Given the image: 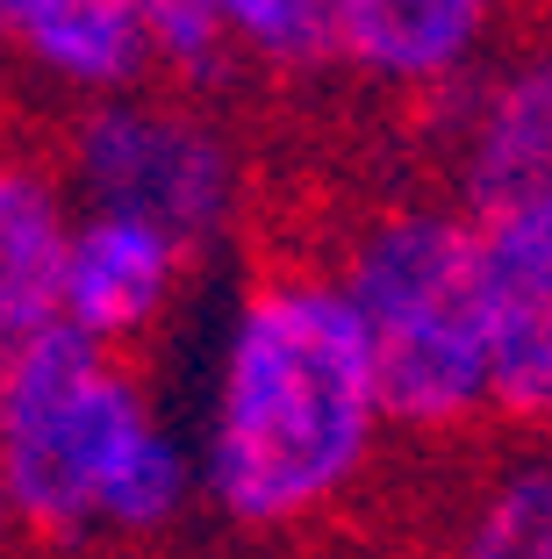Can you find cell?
I'll use <instances>...</instances> for the list:
<instances>
[{
  "mask_svg": "<svg viewBox=\"0 0 552 559\" xmlns=\"http://www.w3.org/2000/svg\"><path fill=\"white\" fill-rule=\"evenodd\" d=\"M495 424H552V201L481 223Z\"/></svg>",
  "mask_w": 552,
  "mask_h": 559,
  "instance_id": "obj_9",
  "label": "cell"
},
{
  "mask_svg": "<svg viewBox=\"0 0 552 559\" xmlns=\"http://www.w3.org/2000/svg\"><path fill=\"white\" fill-rule=\"evenodd\" d=\"M151 8V58H158V86L173 94H223L237 80L223 29H215L209 0H144Z\"/></svg>",
  "mask_w": 552,
  "mask_h": 559,
  "instance_id": "obj_13",
  "label": "cell"
},
{
  "mask_svg": "<svg viewBox=\"0 0 552 559\" xmlns=\"http://www.w3.org/2000/svg\"><path fill=\"white\" fill-rule=\"evenodd\" d=\"M0 488L36 545H151L201 510L195 438L144 366L66 323L0 352Z\"/></svg>",
  "mask_w": 552,
  "mask_h": 559,
  "instance_id": "obj_2",
  "label": "cell"
},
{
  "mask_svg": "<svg viewBox=\"0 0 552 559\" xmlns=\"http://www.w3.org/2000/svg\"><path fill=\"white\" fill-rule=\"evenodd\" d=\"M237 72L273 86H316L344 72V0H209Z\"/></svg>",
  "mask_w": 552,
  "mask_h": 559,
  "instance_id": "obj_11",
  "label": "cell"
},
{
  "mask_svg": "<svg viewBox=\"0 0 552 559\" xmlns=\"http://www.w3.org/2000/svg\"><path fill=\"white\" fill-rule=\"evenodd\" d=\"M517 0H344V72L409 108L445 94L503 50Z\"/></svg>",
  "mask_w": 552,
  "mask_h": 559,
  "instance_id": "obj_8",
  "label": "cell"
},
{
  "mask_svg": "<svg viewBox=\"0 0 552 559\" xmlns=\"http://www.w3.org/2000/svg\"><path fill=\"white\" fill-rule=\"evenodd\" d=\"M438 559H552V466L503 460L453 502Z\"/></svg>",
  "mask_w": 552,
  "mask_h": 559,
  "instance_id": "obj_12",
  "label": "cell"
},
{
  "mask_svg": "<svg viewBox=\"0 0 552 559\" xmlns=\"http://www.w3.org/2000/svg\"><path fill=\"white\" fill-rule=\"evenodd\" d=\"M324 265L366 330L395 438L459 444L495 424L481 223L445 187L359 209Z\"/></svg>",
  "mask_w": 552,
  "mask_h": 559,
  "instance_id": "obj_3",
  "label": "cell"
},
{
  "mask_svg": "<svg viewBox=\"0 0 552 559\" xmlns=\"http://www.w3.org/2000/svg\"><path fill=\"white\" fill-rule=\"evenodd\" d=\"M0 66L66 116L158 86L144 0H8Z\"/></svg>",
  "mask_w": 552,
  "mask_h": 559,
  "instance_id": "obj_7",
  "label": "cell"
},
{
  "mask_svg": "<svg viewBox=\"0 0 552 559\" xmlns=\"http://www.w3.org/2000/svg\"><path fill=\"white\" fill-rule=\"evenodd\" d=\"M58 165L80 209L137 215L209 259L244 230L251 209V158L195 94L144 86V94L80 108L58 130Z\"/></svg>",
  "mask_w": 552,
  "mask_h": 559,
  "instance_id": "obj_4",
  "label": "cell"
},
{
  "mask_svg": "<svg viewBox=\"0 0 552 559\" xmlns=\"http://www.w3.org/2000/svg\"><path fill=\"white\" fill-rule=\"evenodd\" d=\"M195 265L201 259L179 237H165L158 223L80 209L66 245V280H58V323L80 330L101 352L137 359L165 330V316L179 309Z\"/></svg>",
  "mask_w": 552,
  "mask_h": 559,
  "instance_id": "obj_6",
  "label": "cell"
},
{
  "mask_svg": "<svg viewBox=\"0 0 552 559\" xmlns=\"http://www.w3.org/2000/svg\"><path fill=\"white\" fill-rule=\"evenodd\" d=\"M80 201L58 151L0 136V352L30 345L58 323V280Z\"/></svg>",
  "mask_w": 552,
  "mask_h": 559,
  "instance_id": "obj_10",
  "label": "cell"
},
{
  "mask_svg": "<svg viewBox=\"0 0 552 559\" xmlns=\"http://www.w3.org/2000/svg\"><path fill=\"white\" fill-rule=\"evenodd\" d=\"M538 460H545V466H552V424H545V452H538Z\"/></svg>",
  "mask_w": 552,
  "mask_h": 559,
  "instance_id": "obj_15",
  "label": "cell"
},
{
  "mask_svg": "<svg viewBox=\"0 0 552 559\" xmlns=\"http://www.w3.org/2000/svg\"><path fill=\"white\" fill-rule=\"evenodd\" d=\"M438 165L473 223L552 201V29L503 44L438 100Z\"/></svg>",
  "mask_w": 552,
  "mask_h": 559,
  "instance_id": "obj_5",
  "label": "cell"
},
{
  "mask_svg": "<svg viewBox=\"0 0 552 559\" xmlns=\"http://www.w3.org/2000/svg\"><path fill=\"white\" fill-rule=\"evenodd\" d=\"M15 538H22V524H15V502H8V488H0V559L15 552Z\"/></svg>",
  "mask_w": 552,
  "mask_h": 559,
  "instance_id": "obj_14",
  "label": "cell"
},
{
  "mask_svg": "<svg viewBox=\"0 0 552 559\" xmlns=\"http://www.w3.org/2000/svg\"><path fill=\"white\" fill-rule=\"evenodd\" d=\"M201 510L287 545L344 516L388 460V402L324 259H273L230 295L195 416Z\"/></svg>",
  "mask_w": 552,
  "mask_h": 559,
  "instance_id": "obj_1",
  "label": "cell"
}]
</instances>
